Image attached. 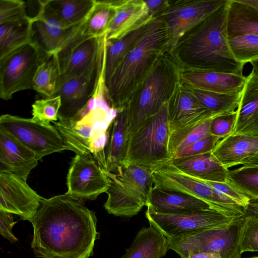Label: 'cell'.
<instances>
[{
	"mask_svg": "<svg viewBox=\"0 0 258 258\" xmlns=\"http://www.w3.org/2000/svg\"><path fill=\"white\" fill-rule=\"evenodd\" d=\"M97 220L93 211L66 193L43 198L30 221L31 248L38 258H89L99 236Z\"/></svg>",
	"mask_w": 258,
	"mask_h": 258,
	"instance_id": "cell-1",
	"label": "cell"
},
{
	"mask_svg": "<svg viewBox=\"0 0 258 258\" xmlns=\"http://www.w3.org/2000/svg\"><path fill=\"white\" fill-rule=\"evenodd\" d=\"M227 2L182 36L168 52L182 71L243 75L233 55L227 29Z\"/></svg>",
	"mask_w": 258,
	"mask_h": 258,
	"instance_id": "cell-2",
	"label": "cell"
},
{
	"mask_svg": "<svg viewBox=\"0 0 258 258\" xmlns=\"http://www.w3.org/2000/svg\"><path fill=\"white\" fill-rule=\"evenodd\" d=\"M169 43L166 26L157 16L149 31L122 59L105 85L113 109L119 111L126 107L159 58L168 50Z\"/></svg>",
	"mask_w": 258,
	"mask_h": 258,
	"instance_id": "cell-3",
	"label": "cell"
},
{
	"mask_svg": "<svg viewBox=\"0 0 258 258\" xmlns=\"http://www.w3.org/2000/svg\"><path fill=\"white\" fill-rule=\"evenodd\" d=\"M181 71L167 51L159 58L126 106L128 135L167 104L181 82Z\"/></svg>",
	"mask_w": 258,
	"mask_h": 258,
	"instance_id": "cell-4",
	"label": "cell"
},
{
	"mask_svg": "<svg viewBox=\"0 0 258 258\" xmlns=\"http://www.w3.org/2000/svg\"><path fill=\"white\" fill-rule=\"evenodd\" d=\"M150 169L131 164L120 174L106 172L109 186L104 208L116 216L132 217L146 206L149 194L153 187Z\"/></svg>",
	"mask_w": 258,
	"mask_h": 258,
	"instance_id": "cell-5",
	"label": "cell"
},
{
	"mask_svg": "<svg viewBox=\"0 0 258 258\" xmlns=\"http://www.w3.org/2000/svg\"><path fill=\"white\" fill-rule=\"evenodd\" d=\"M169 136L166 104L128 135L123 168L133 164L152 170L161 163L171 159L168 151Z\"/></svg>",
	"mask_w": 258,
	"mask_h": 258,
	"instance_id": "cell-6",
	"label": "cell"
},
{
	"mask_svg": "<svg viewBox=\"0 0 258 258\" xmlns=\"http://www.w3.org/2000/svg\"><path fill=\"white\" fill-rule=\"evenodd\" d=\"M153 187L176 191L206 202L212 209L230 218L245 215V210L233 200L205 183L178 169L171 159L161 163L152 171Z\"/></svg>",
	"mask_w": 258,
	"mask_h": 258,
	"instance_id": "cell-7",
	"label": "cell"
},
{
	"mask_svg": "<svg viewBox=\"0 0 258 258\" xmlns=\"http://www.w3.org/2000/svg\"><path fill=\"white\" fill-rule=\"evenodd\" d=\"M244 216L219 227L185 236L167 238L168 248L181 258L201 252L217 253L221 258H241L240 234Z\"/></svg>",
	"mask_w": 258,
	"mask_h": 258,
	"instance_id": "cell-8",
	"label": "cell"
},
{
	"mask_svg": "<svg viewBox=\"0 0 258 258\" xmlns=\"http://www.w3.org/2000/svg\"><path fill=\"white\" fill-rule=\"evenodd\" d=\"M44 53L31 42L0 58V98H12L19 91L33 90L34 79Z\"/></svg>",
	"mask_w": 258,
	"mask_h": 258,
	"instance_id": "cell-9",
	"label": "cell"
},
{
	"mask_svg": "<svg viewBox=\"0 0 258 258\" xmlns=\"http://www.w3.org/2000/svg\"><path fill=\"white\" fill-rule=\"evenodd\" d=\"M0 130L33 151L38 160L51 154L70 150L54 125L9 114L0 117Z\"/></svg>",
	"mask_w": 258,
	"mask_h": 258,
	"instance_id": "cell-10",
	"label": "cell"
},
{
	"mask_svg": "<svg viewBox=\"0 0 258 258\" xmlns=\"http://www.w3.org/2000/svg\"><path fill=\"white\" fill-rule=\"evenodd\" d=\"M150 225L166 238L180 237L229 223L236 218L227 217L211 208L178 214L156 213L147 209Z\"/></svg>",
	"mask_w": 258,
	"mask_h": 258,
	"instance_id": "cell-11",
	"label": "cell"
},
{
	"mask_svg": "<svg viewBox=\"0 0 258 258\" xmlns=\"http://www.w3.org/2000/svg\"><path fill=\"white\" fill-rule=\"evenodd\" d=\"M228 0L169 1L158 16L163 21L170 38L168 49L186 32L212 15Z\"/></svg>",
	"mask_w": 258,
	"mask_h": 258,
	"instance_id": "cell-12",
	"label": "cell"
},
{
	"mask_svg": "<svg viewBox=\"0 0 258 258\" xmlns=\"http://www.w3.org/2000/svg\"><path fill=\"white\" fill-rule=\"evenodd\" d=\"M81 26L56 54L60 73L57 90L68 81L86 72L103 48L105 35L100 37L88 36L82 33Z\"/></svg>",
	"mask_w": 258,
	"mask_h": 258,
	"instance_id": "cell-13",
	"label": "cell"
},
{
	"mask_svg": "<svg viewBox=\"0 0 258 258\" xmlns=\"http://www.w3.org/2000/svg\"><path fill=\"white\" fill-rule=\"evenodd\" d=\"M104 46L105 43L98 58L86 72L64 83L53 96L60 98L58 120L72 119L93 96L103 74Z\"/></svg>",
	"mask_w": 258,
	"mask_h": 258,
	"instance_id": "cell-14",
	"label": "cell"
},
{
	"mask_svg": "<svg viewBox=\"0 0 258 258\" xmlns=\"http://www.w3.org/2000/svg\"><path fill=\"white\" fill-rule=\"evenodd\" d=\"M67 194L79 200H93L109 186V179L91 154L76 155L67 176Z\"/></svg>",
	"mask_w": 258,
	"mask_h": 258,
	"instance_id": "cell-15",
	"label": "cell"
},
{
	"mask_svg": "<svg viewBox=\"0 0 258 258\" xmlns=\"http://www.w3.org/2000/svg\"><path fill=\"white\" fill-rule=\"evenodd\" d=\"M43 199L26 180L12 173L0 172V209L30 222Z\"/></svg>",
	"mask_w": 258,
	"mask_h": 258,
	"instance_id": "cell-16",
	"label": "cell"
},
{
	"mask_svg": "<svg viewBox=\"0 0 258 258\" xmlns=\"http://www.w3.org/2000/svg\"><path fill=\"white\" fill-rule=\"evenodd\" d=\"M167 109L170 134L217 116L181 82L168 101Z\"/></svg>",
	"mask_w": 258,
	"mask_h": 258,
	"instance_id": "cell-17",
	"label": "cell"
},
{
	"mask_svg": "<svg viewBox=\"0 0 258 258\" xmlns=\"http://www.w3.org/2000/svg\"><path fill=\"white\" fill-rule=\"evenodd\" d=\"M128 139V113L125 107L117 112L107 129L104 149L93 155L106 172H121L126 157Z\"/></svg>",
	"mask_w": 258,
	"mask_h": 258,
	"instance_id": "cell-18",
	"label": "cell"
},
{
	"mask_svg": "<svg viewBox=\"0 0 258 258\" xmlns=\"http://www.w3.org/2000/svg\"><path fill=\"white\" fill-rule=\"evenodd\" d=\"M31 19V42L47 55L57 53L82 25L64 28L57 21L39 12Z\"/></svg>",
	"mask_w": 258,
	"mask_h": 258,
	"instance_id": "cell-19",
	"label": "cell"
},
{
	"mask_svg": "<svg viewBox=\"0 0 258 258\" xmlns=\"http://www.w3.org/2000/svg\"><path fill=\"white\" fill-rule=\"evenodd\" d=\"M38 161L33 151L0 130V172L12 173L27 181Z\"/></svg>",
	"mask_w": 258,
	"mask_h": 258,
	"instance_id": "cell-20",
	"label": "cell"
},
{
	"mask_svg": "<svg viewBox=\"0 0 258 258\" xmlns=\"http://www.w3.org/2000/svg\"><path fill=\"white\" fill-rule=\"evenodd\" d=\"M114 7L115 14L105 34L106 40L120 39L155 18L150 15L145 1H115Z\"/></svg>",
	"mask_w": 258,
	"mask_h": 258,
	"instance_id": "cell-21",
	"label": "cell"
},
{
	"mask_svg": "<svg viewBox=\"0 0 258 258\" xmlns=\"http://www.w3.org/2000/svg\"><path fill=\"white\" fill-rule=\"evenodd\" d=\"M181 82L195 89L226 94L241 93L246 77L213 72L181 71Z\"/></svg>",
	"mask_w": 258,
	"mask_h": 258,
	"instance_id": "cell-22",
	"label": "cell"
},
{
	"mask_svg": "<svg viewBox=\"0 0 258 258\" xmlns=\"http://www.w3.org/2000/svg\"><path fill=\"white\" fill-rule=\"evenodd\" d=\"M236 112L232 135L258 136V72L253 68L246 77Z\"/></svg>",
	"mask_w": 258,
	"mask_h": 258,
	"instance_id": "cell-23",
	"label": "cell"
},
{
	"mask_svg": "<svg viewBox=\"0 0 258 258\" xmlns=\"http://www.w3.org/2000/svg\"><path fill=\"white\" fill-rule=\"evenodd\" d=\"M39 12L58 22L64 28L79 25L87 19L95 0L38 1Z\"/></svg>",
	"mask_w": 258,
	"mask_h": 258,
	"instance_id": "cell-24",
	"label": "cell"
},
{
	"mask_svg": "<svg viewBox=\"0 0 258 258\" xmlns=\"http://www.w3.org/2000/svg\"><path fill=\"white\" fill-rule=\"evenodd\" d=\"M147 209L156 213L173 214L211 208L204 201L176 191L153 187L147 200Z\"/></svg>",
	"mask_w": 258,
	"mask_h": 258,
	"instance_id": "cell-25",
	"label": "cell"
},
{
	"mask_svg": "<svg viewBox=\"0 0 258 258\" xmlns=\"http://www.w3.org/2000/svg\"><path fill=\"white\" fill-rule=\"evenodd\" d=\"M212 152L228 169L258 153V136L231 135L220 140Z\"/></svg>",
	"mask_w": 258,
	"mask_h": 258,
	"instance_id": "cell-26",
	"label": "cell"
},
{
	"mask_svg": "<svg viewBox=\"0 0 258 258\" xmlns=\"http://www.w3.org/2000/svg\"><path fill=\"white\" fill-rule=\"evenodd\" d=\"M171 161L178 169L199 179L214 182L227 181L228 169L222 165L212 152Z\"/></svg>",
	"mask_w": 258,
	"mask_h": 258,
	"instance_id": "cell-27",
	"label": "cell"
},
{
	"mask_svg": "<svg viewBox=\"0 0 258 258\" xmlns=\"http://www.w3.org/2000/svg\"><path fill=\"white\" fill-rule=\"evenodd\" d=\"M153 20L130 32L120 39L114 40H106L105 39L103 64V79L105 85L122 59L149 31Z\"/></svg>",
	"mask_w": 258,
	"mask_h": 258,
	"instance_id": "cell-28",
	"label": "cell"
},
{
	"mask_svg": "<svg viewBox=\"0 0 258 258\" xmlns=\"http://www.w3.org/2000/svg\"><path fill=\"white\" fill-rule=\"evenodd\" d=\"M169 249L167 240L153 226L142 228L121 258H161Z\"/></svg>",
	"mask_w": 258,
	"mask_h": 258,
	"instance_id": "cell-29",
	"label": "cell"
},
{
	"mask_svg": "<svg viewBox=\"0 0 258 258\" xmlns=\"http://www.w3.org/2000/svg\"><path fill=\"white\" fill-rule=\"evenodd\" d=\"M227 29L228 37L258 35V10L241 0H229Z\"/></svg>",
	"mask_w": 258,
	"mask_h": 258,
	"instance_id": "cell-30",
	"label": "cell"
},
{
	"mask_svg": "<svg viewBox=\"0 0 258 258\" xmlns=\"http://www.w3.org/2000/svg\"><path fill=\"white\" fill-rule=\"evenodd\" d=\"M52 123L70 151L76 155L91 154L92 139L98 132L92 125L73 120H58Z\"/></svg>",
	"mask_w": 258,
	"mask_h": 258,
	"instance_id": "cell-31",
	"label": "cell"
},
{
	"mask_svg": "<svg viewBox=\"0 0 258 258\" xmlns=\"http://www.w3.org/2000/svg\"><path fill=\"white\" fill-rule=\"evenodd\" d=\"M31 17L0 24V58L31 42Z\"/></svg>",
	"mask_w": 258,
	"mask_h": 258,
	"instance_id": "cell-32",
	"label": "cell"
},
{
	"mask_svg": "<svg viewBox=\"0 0 258 258\" xmlns=\"http://www.w3.org/2000/svg\"><path fill=\"white\" fill-rule=\"evenodd\" d=\"M187 87L194 96L217 116L234 113L239 106L241 93H221Z\"/></svg>",
	"mask_w": 258,
	"mask_h": 258,
	"instance_id": "cell-33",
	"label": "cell"
},
{
	"mask_svg": "<svg viewBox=\"0 0 258 258\" xmlns=\"http://www.w3.org/2000/svg\"><path fill=\"white\" fill-rule=\"evenodd\" d=\"M60 75L56 54H44L34 77L33 90L46 97L53 96L57 90Z\"/></svg>",
	"mask_w": 258,
	"mask_h": 258,
	"instance_id": "cell-34",
	"label": "cell"
},
{
	"mask_svg": "<svg viewBox=\"0 0 258 258\" xmlns=\"http://www.w3.org/2000/svg\"><path fill=\"white\" fill-rule=\"evenodd\" d=\"M95 1L93 9L81 26L82 33L91 37H100L105 35L115 12V7L108 0Z\"/></svg>",
	"mask_w": 258,
	"mask_h": 258,
	"instance_id": "cell-35",
	"label": "cell"
},
{
	"mask_svg": "<svg viewBox=\"0 0 258 258\" xmlns=\"http://www.w3.org/2000/svg\"><path fill=\"white\" fill-rule=\"evenodd\" d=\"M213 118L170 134L168 143L170 159L178 152L209 134L210 125Z\"/></svg>",
	"mask_w": 258,
	"mask_h": 258,
	"instance_id": "cell-36",
	"label": "cell"
},
{
	"mask_svg": "<svg viewBox=\"0 0 258 258\" xmlns=\"http://www.w3.org/2000/svg\"><path fill=\"white\" fill-rule=\"evenodd\" d=\"M227 181L251 200H258V167L227 171Z\"/></svg>",
	"mask_w": 258,
	"mask_h": 258,
	"instance_id": "cell-37",
	"label": "cell"
},
{
	"mask_svg": "<svg viewBox=\"0 0 258 258\" xmlns=\"http://www.w3.org/2000/svg\"><path fill=\"white\" fill-rule=\"evenodd\" d=\"M228 42L238 61L245 64L258 59V35L249 34L228 37Z\"/></svg>",
	"mask_w": 258,
	"mask_h": 258,
	"instance_id": "cell-38",
	"label": "cell"
},
{
	"mask_svg": "<svg viewBox=\"0 0 258 258\" xmlns=\"http://www.w3.org/2000/svg\"><path fill=\"white\" fill-rule=\"evenodd\" d=\"M60 105V98L58 96L37 100L32 105V118L46 124L57 121Z\"/></svg>",
	"mask_w": 258,
	"mask_h": 258,
	"instance_id": "cell-39",
	"label": "cell"
},
{
	"mask_svg": "<svg viewBox=\"0 0 258 258\" xmlns=\"http://www.w3.org/2000/svg\"><path fill=\"white\" fill-rule=\"evenodd\" d=\"M241 253L258 251V219L245 215L240 234Z\"/></svg>",
	"mask_w": 258,
	"mask_h": 258,
	"instance_id": "cell-40",
	"label": "cell"
},
{
	"mask_svg": "<svg viewBox=\"0 0 258 258\" xmlns=\"http://www.w3.org/2000/svg\"><path fill=\"white\" fill-rule=\"evenodd\" d=\"M26 4L21 0L0 1V24L19 21L28 18Z\"/></svg>",
	"mask_w": 258,
	"mask_h": 258,
	"instance_id": "cell-41",
	"label": "cell"
},
{
	"mask_svg": "<svg viewBox=\"0 0 258 258\" xmlns=\"http://www.w3.org/2000/svg\"><path fill=\"white\" fill-rule=\"evenodd\" d=\"M236 111L232 113L213 118L209 127V133L220 139L225 138L233 133L236 121Z\"/></svg>",
	"mask_w": 258,
	"mask_h": 258,
	"instance_id": "cell-42",
	"label": "cell"
},
{
	"mask_svg": "<svg viewBox=\"0 0 258 258\" xmlns=\"http://www.w3.org/2000/svg\"><path fill=\"white\" fill-rule=\"evenodd\" d=\"M220 138L210 134L176 153L171 159L212 152Z\"/></svg>",
	"mask_w": 258,
	"mask_h": 258,
	"instance_id": "cell-43",
	"label": "cell"
},
{
	"mask_svg": "<svg viewBox=\"0 0 258 258\" xmlns=\"http://www.w3.org/2000/svg\"><path fill=\"white\" fill-rule=\"evenodd\" d=\"M201 180V179H200ZM214 189L228 197L237 204L246 209L250 202L248 197L228 182L203 180Z\"/></svg>",
	"mask_w": 258,
	"mask_h": 258,
	"instance_id": "cell-44",
	"label": "cell"
},
{
	"mask_svg": "<svg viewBox=\"0 0 258 258\" xmlns=\"http://www.w3.org/2000/svg\"><path fill=\"white\" fill-rule=\"evenodd\" d=\"M1 234L12 242L17 241L12 232V229L16 222L14 221L12 214L0 209Z\"/></svg>",
	"mask_w": 258,
	"mask_h": 258,
	"instance_id": "cell-45",
	"label": "cell"
},
{
	"mask_svg": "<svg viewBox=\"0 0 258 258\" xmlns=\"http://www.w3.org/2000/svg\"><path fill=\"white\" fill-rule=\"evenodd\" d=\"M145 1L148 8L150 15L156 17L165 9L170 1L149 0Z\"/></svg>",
	"mask_w": 258,
	"mask_h": 258,
	"instance_id": "cell-46",
	"label": "cell"
},
{
	"mask_svg": "<svg viewBox=\"0 0 258 258\" xmlns=\"http://www.w3.org/2000/svg\"><path fill=\"white\" fill-rule=\"evenodd\" d=\"M246 214L258 219V201H251L246 209Z\"/></svg>",
	"mask_w": 258,
	"mask_h": 258,
	"instance_id": "cell-47",
	"label": "cell"
},
{
	"mask_svg": "<svg viewBox=\"0 0 258 258\" xmlns=\"http://www.w3.org/2000/svg\"><path fill=\"white\" fill-rule=\"evenodd\" d=\"M240 165L244 167H258V153L243 161Z\"/></svg>",
	"mask_w": 258,
	"mask_h": 258,
	"instance_id": "cell-48",
	"label": "cell"
},
{
	"mask_svg": "<svg viewBox=\"0 0 258 258\" xmlns=\"http://www.w3.org/2000/svg\"><path fill=\"white\" fill-rule=\"evenodd\" d=\"M187 258H221L219 254L210 252H201L189 255Z\"/></svg>",
	"mask_w": 258,
	"mask_h": 258,
	"instance_id": "cell-49",
	"label": "cell"
},
{
	"mask_svg": "<svg viewBox=\"0 0 258 258\" xmlns=\"http://www.w3.org/2000/svg\"><path fill=\"white\" fill-rule=\"evenodd\" d=\"M243 3L246 4L258 10V0H241Z\"/></svg>",
	"mask_w": 258,
	"mask_h": 258,
	"instance_id": "cell-50",
	"label": "cell"
},
{
	"mask_svg": "<svg viewBox=\"0 0 258 258\" xmlns=\"http://www.w3.org/2000/svg\"><path fill=\"white\" fill-rule=\"evenodd\" d=\"M252 68H254L258 72V59L254 60L250 62Z\"/></svg>",
	"mask_w": 258,
	"mask_h": 258,
	"instance_id": "cell-51",
	"label": "cell"
},
{
	"mask_svg": "<svg viewBox=\"0 0 258 258\" xmlns=\"http://www.w3.org/2000/svg\"><path fill=\"white\" fill-rule=\"evenodd\" d=\"M249 258H258V256H253V257H249Z\"/></svg>",
	"mask_w": 258,
	"mask_h": 258,
	"instance_id": "cell-52",
	"label": "cell"
}]
</instances>
